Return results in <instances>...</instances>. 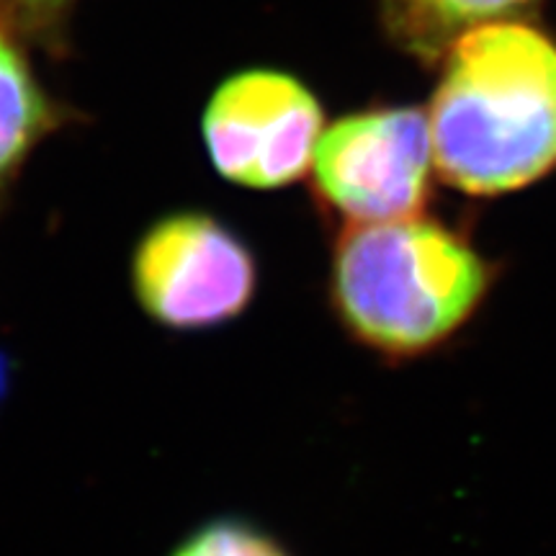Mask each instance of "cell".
Listing matches in <instances>:
<instances>
[{
  "instance_id": "cell-1",
  "label": "cell",
  "mask_w": 556,
  "mask_h": 556,
  "mask_svg": "<svg viewBox=\"0 0 556 556\" xmlns=\"http://www.w3.org/2000/svg\"><path fill=\"white\" fill-rule=\"evenodd\" d=\"M441 178L475 197L518 191L556 165V45L516 21L456 39L430 109Z\"/></svg>"
},
{
  "instance_id": "cell-2",
  "label": "cell",
  "mask_w": 556,
  "mask_h": 556,
  "mask_svg": "<svg viewBox=\"0 0 556 556\" xmlns=\"http://www.w3.org/2000/svg\"><path fill=\"white\" fill-rule=\"evenodd\" d=\"M492 283L477 248L441 222L348 225L330 263V304L358 345L384 358L435 351L475 317Z\"/></svg>"
},
{
  "instance_id": "cell-3",
  "label": "cell",
  "mask_w": 556,
  "mask_h": 556,
  "mask_svg": "<svg viewBox=\"0 0 556 556\" xmlns=\"http://www.w3.org/2000/svg\"><path fill=\"white\" fill-rule=\"evenodd\" d=\"M139 309L165 330H214L238 319L258 291L245 240L206 212H173L144 229L129 261Z\"/></svg>"
},
{
  "instance_id": "cell-4",
  "label": "cell",
  "mask_w": 556,
  "mask_h": 556,
  "mask_svg": "<svg viewBox=\"0 0 556 556\" xmlns=\"http://www.w3.org/2000/svg\"><path fill=\"white\" fill-rule=\"evenodd\" d=\"M433 165L430 122L417 109L343 116L323 131L312 160L317 199L348 225L420 214Z\"/></svg>"
},
{
  "instance_id": "cell-5",
  "label": "cell",
  "mask_w": 556,
  "mask_h": 556,
  "mask_svg": "<svg viewBox=\"0 0 556 556\" xmlns=\"http://www.w3.org/2000/svg\"><path fill=\"white\" fill-rule=\"evenodd\" d=\"M323 109L296 78L250 70L208 101L204 142L212 165L245 189H283L307 176L323 137Z\"/></svg>"
},
{
  "instance_id": "cell-6",
  "label": "cell",
  "mask_w": 556,
  "mask_h": 556,
  "mask_svg": "<svg viewBox=\"0 0 556 556\" xmlns=\"http://www.w3.org/2000/svg\"><path fill=\"white\" fill-rule=\"evenodd\" d=\"M533 0H381L384 24L402 50L422 62L446 58L456 39L523 11Z\"/></svg>"
},
{
  "instance_id": "cell-7",
  "label": "cell",
  "mask_w": 556,
  "mask_h": 556,
  "mask_svg": "<svg viewBox=\"0 0 556 556\" xmlns=\"http://www.w3.org/2000/svg\"><path fill=\"white\" fill-rule=\"evenodd\" d=\"M52 124V106L29 62L11 31L0 24V199Z\"/></svg>"
},
{
  "instance_id": "cell-8",
  "label": "cell",
  "mask_w": 556,
  "mask_h": 556,
  "mask_svg": "<svg viewBox=\"0 0 556 556\" xmlns=\"http://www.w3.org/2000/svg\"><path fill=\"white\" fill-rule=\"evenodd\" d=\"M170 556H289V552L248 520L217 518L189 533Z\"/></svg>"
},
{
  "instance_id": "cell-9",
  "label": "cell",
  "mask_w": 556,
  "mask_h": 556,
  "mask_svg": "<svg viewBox=\"0 0 556 556\" xmlns=\"http://www.w3.org/2000/svg\"><path fill=\"white\" fill-rule=\"evenodd\" d=\"M18 3H24L34 13H58L70 0H18Z\"/></svg>"
}]
</instances>
